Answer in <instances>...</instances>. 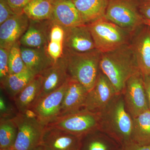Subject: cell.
I'll return each instance as SVG.
<instances>
[{
  "instance_id": "obj_1",
  "label": "cell",
  "mask_w": 150,
  "mask_h": 150,
  "mask_svg": "<svg viewBox=\"0 0 150 150\" xmlns=\"http://www.w3.org/2000/svg\"><path fill=\"white\" fill-rule=\"evenodd\" d=\"M100 69L109 79L118 94L122 93L129 78L140 71L130 43L101 53Z\"/></svg>"
},
{
  "instance_id": "obj_2",
  "label": "cell",
  "mask_w": 150,
  "mask_h": 150,
  "mask_svg": "<svg viewBox=\"0 0 150 150\" xmlns=\"http://www.w3.org/2000/svg\"><path fill=\"white\" fill-rule=\"evenodd\" d=\"M100 112V131L123 146L132 141L133 118L126 109L123 94H117Z\"/></svg>"
},
{
  "instance_id": "obj_3",
  "label": "cell",
  "mask_w": 150,
  "mask_h": 150,
  "mask_svg": "<svg viewBox=\"0 0 150 150\" xmlns=\"http://www.w3.org/2000/svg\"><path fill=\"white\" fill-rule=\"evenodd\" d=\"M101 53L97 49L83 53L64 51L68 74L89 91L99 74Z\"/></svg>"
},
{
  "instance_id": "obj_4",
  "label": "cell",
  "mask_w": 150,
  "mask_h": 150,
  "mask_svg": "<svg viewBox=\"0 0 150 150\" xmlns=\"http://www.w3.org/2000/svg\"><path fill=\"white\" fill-rule=\"evenodd\" d=\"M95 44L101 53L113 51L129 44L133 33L105 17L87 24Z\"/></svg>"
},
{
  "instance_id": "obj_5",
  "label": "cell",
  "mask_w": 150,
  "mask_h": 150,
  "mask_svg": "<svg viewBox=\"0 0 150 150\" xmlns=\"http://www.w3.org/2000/svg\"><path fill=\"white\" fill-rule=\"evenodd\" d=\"M100 112L82 108L57 117L47 126L54 127L78 137L100 130Z\"/></svg>"
},
{
  "instance_id": "obj_6",
  "label": "cell",
  "mask_w": 150,
  "mask_h": 150,
  "mask_svg": "<svg viewBox=\"0 0 150 150\" xmlns=\"http://www.w3.org/2000/svg\"><path fill=\"white\" fill-rule=\"evenodd\" d=\"M105 17L132 33L144 25L140 0H108Z\"/></svg>"
},
{
  "instance_id": "obj_7",
  "label": "cell",
  "mask_w": 150,
  "mask_h": 150,
  "mask_svg": "<svg viewBox=\"0 0 150 150\" xmlns=\"http://www.w3.org/2000/svg\"><path fill=\"white\" fill-rule=\"evenodd\" d=\"M18 127L13 150H34L40 146L45 126L36 118H30L18 112L13 118Z\"/></svg>"
},
{
  "instance_id": "obj_8",
  "label": "cell",
  "mask_w": 150,
  "mask_h": 150,
  "mask_svg": "<svg viewBox=\"0 0 150 150\" xmlns=\"http://www.w3.org/2000/svg\"><path fill=\"white\" fill-rule=\"evenodd\" d=\"M122 94L126 109L132 118L149 109L144 76L140 71L128 80Z\"/></svg>"
},
{
  "instance_id": "obj_9",
  "label": "cell",
  "mask_w": 150,
  "mask_h": 150,
  "mask_svg": "<svg viewBox=\"0 0 150 150\" xmlns=\"http://www.w3.org/2000/svg\"><path fill=\"white\" fill-rule=\"evenodd\" d=\"M117 94L111 82L100 70L94 86L88 92L83 108L92 112H100Z\"/></svg>"
},
{
  "instance_id": "obj_10",
  "label": "cell",
  "mask_w": 150,
  "mask_h": 150,
  "mask_svg": "<svg viewBox=\"0 0 150 150\" xmlns=\"http://www.w3.org/2000/svg\"><path fill=\"white\" fill-rule=\"evenodd\" d=\"M67 81L55 91L38 99L31 108L38 120L43 126H47L60 115Z\"/></svg>"
},
{
  "instance_id": "obj_11",
  "label": "cell",
  "mask_w": 150,
  "mask_h": 150,
  "mask_svg": "<svg viewBox=\"0 0 150 150\" xmlns=\"http://www.w3.org/2000/svg\"><path fill=\"white\" fill-rule=\"evenodd\" d=\"M81 137L51 126L44 128L40 146L43 150H80Z\"/></svg>"
},
{
  "instance_id": "obj_12",
  "label": "cell",
  "mask_w": 150,
  "mask_h": 150,
  "mask_svg": "<svg viewBox=\"0 0 150 150\" xmlns=\"http://www.w3.org/2000/svg\"><path fill=\"white\" fill-rule=\"evenodd\" d=\"M130 43L140 71L150 76V26L144 25L135 31Z\"/></svg>"
},
{
  "instance_id": "obj_13",
  "label": "cell",
  "mask_w": 150,
  "mask_h": 150,
  "mask_svg": "<svg viewBox=\"0 0 150 150\" xmlns=\"http://www.w3.org/2000/svg\"><path fill=\"white\" fill-rule=\"evenodd\" d=\"M30 19L23 13L16 14L0 25V47L10 49L19 42L29 26Z\"/></svg>"
},
{
  "instance_id": "obj_14",
  "label": "cell",
  "mask_w": 150,
  "mask_h": 150,
  "mask_svg": "<svg viewBox=\"0 0 150 150\" xmlns=\"http://www.w3.org/2000/svg\"><path fill=\"white\" fill-rule=\"evenodd\" d=\"M64 29V52L83 53L96 49L87 25Z\"/></svg>"
},
{
  "instance_id": "obj_15",
  "label": "cell",
  "mask_w": 150,
  "mask_h": 150,
  "mask_svg": "<svg viewBox=\"0 0 150 150\" xmlns=\"http://www.w3.org/2000/svg\"><path fill=\"white\" fill-rule=\"evenodd\" d=\"M40 75L42 86L38 99L61 87L69 78L66 62L63 56Z\"/></svg>"
},
{
  "instance_id": "obj_16",
  "label": "cell",
  "mask_w": 150,
  "mask_h": 150,
  "mask_svg": "<svg viewBox=\"0 0 150 150\" xmlns=\"http://www.w3.org/2000/svg\"><path fill=\"white\" fill-rule=\"evenodd\" d=\"M51 25L52 21L50 19L30 20L28 28L19 40L21 46L31 48L47 47Z\"/></svg>"
},
{
  "instance_id": "obj_17",
  "label": "cell",
  "mask_w": 150,
  "mask_h": 150,
  "mask_svg": "<svg viewBox=\"0 0 150 150\" xmlns=\"http://www.w3.org/2000/svg\"><path fill=\"white\" fill-rule=\"evenodd\" d=\"M53 11L50 20L64 28L85 24L72 0H51Z\"/></svg>"
},
{
  "instance_id": "obj_18",
  "label": "cell",
  "mask_w": 150,
  "mask_h": 150,
  "mask_svg": "<svg viewBox=\"0 0 150 150\" xmlns=\"http://www.w3.org/2000/svg\"><path fill=\"white\" fill-rule=\"evenodd\" d=\"M88 92L81 83L70 76L67 81L60 115L83 108Z\"/></svg>"
},
{
  "instance_id": "obj_19",
  "label": "cell",
  "mask_w": 150,
  "mask_h": 150,
  "mask_svg": "<svg viewBox=\"0 0 150 150\" xmlns=\"http://www.w3.org/2000/svg\"><path fill=\"white\" fill-rule=\"evenodd\" d=\"M22 57L25 67L35 76L41 75L54 64L47 47L31 48L21 46Z\"/></svg>"
},
{
  "instance_id": "obj_20",
  "label": "cell",
  "mask_w": 150,
  "mask_h": 150,
  "mask_svg": "<svg viewBox=\"0 0 150 150\" xmlns=\"http://www.w3.org/2000/svg\"><path fill=\"white\" fill-rule=\"evenodd\" d=\"M41 86V75L35 76L15 97L13 100L18 112L23 114L32 108L40 96Z\"/></svg>"
},
{
  "instance_id": "obj_21",
  "label": "cell",
  "mask_w": 150,
  "mask_h": 150,
  "mask_svg": "<svg viewBox=\"0 0 150 150\" xmlns=\"http://www.w3.org/2000/svg\"><path fill=\"white\" fill-rule=\"evenodd\" d=\"M85 24L105 16L108 0H72Z\"/></svg>"
},
{
  "instance_id": "obj_22",
  "label": "cell",
  "mask_w": 150,
  "mask_h": 150,
  "mask_svg": "<svg viewBox=\"0 0 150 150\" xmlns=\"http://www.w3.org/2000/svg\"><path fill=\"white\" fill-rule=\"evenodd\" d=\"M121 147L107 134L97 130L81 137L80 150H119Z\"/></svg>"
},
{
  "instance_id": "obj_23",
  "label": "cell",
  "mask_w": 150,
  "mask_h": 150,
  "mask_svg": "<svg viewBox=\"0 0 150 150\" xmlns=\"http://www.w3.org/2000/svg\"><path fill=\"white\" fill-rule=\"evenodd\" d=\"M35 76L27 69L18 74H9L1 82V88L13 100Z\"/></svg>"
},
{
  "instance_id": "obj_24",
  "label": "cell",
  "mask_w": 150,
  "mask_h": 150,
  "mask_svg": "<svg viewBox=\"0 0 150 150\" xmlns=\"http://www.w3.org/2000/svg\"><path fill=\"white\" fill-rule=\"evenodd\" d=\"M132 141L141 144H150V109L133 118Z\"/></svg>"
},
{
  "instance_id": "obj_25",
  "label": "cell",
  "mask_w": 150,
  "mask_h": 150,
  "mask_svg": "<svg viewBox=\"0 0 150 150\" xmlns=\"http://www.w3.org/2000/svg\"><path fill=\"white\" fill-rule=\"evenodd\" d=\"M52 11L51 0H32L23 10V13L33 21L50 19Z\"/></svg>"
},
{
  "instance_id": "obj_26",
  "label": "cell",
  "mask_w": 150,
  "mask_h": 150,
  "mask_svg": "<svg viewBox=\"0 0 150 150\" xmlns=\"http://www.w3.org/2000/svg\"><path fill=\"white\" fill-rule=\"evenodd\" d=\"M18 127L13 118H1L0 150L13 147L18 134Z\"/></svg>"
},
{
  "instance_id": "obj_27",
  "label": "cell",
  "mask_w": 150,
  "mask_h": 150,
  "mask_svg": "<svg viewBox=\"0 0 150 150\" xmlns=\"http://www.w3.org/2000/svg\"><path fill=\"white\" fill-rule=\"evenodd\" d=\"M8 64L9 74H18L27 69L22 57L19 42L16 43L10 50Z\"/></svg>"
},
{
  "instance_id": "obj_28",
  "label": "cell",
  "mask_w": 150,
  "mask_h": 150,
  "mask_svg": "<svg viewBox=\"0 0 150 150\" xmlns=\"http://www.w3.org/2000/svg\"><path fill=\"white\" fill-rule=\"evenodd\" d=\"M47 51L50 58L55 63L64 55V41L57 39H49Z\"/></svg>"
},
{
  "instance_id": "obj_29",
  "label": "cell",
  "mask_w": 150,
  "mask_h": 150,
  "mask_svg": "<svg viewBox=\"0 0 150 150\" xmlns=\"http://www.w3.org/2000/svg\"><path fill=\"white\" fill-rule=\"evenodd\" d=\"M10 49L0 47V81L9 75L8 59Z\"/></svg>"
},
{
  "instance_id": "obj_30",
  "label": "cell",
  "mask_w": 150,
  "mask_h": 150,
  "mask_svg": "<svg viewBox=\"0 0 150 150\" xmlns=\"http://www.w3.org/2000/svg\"><path fill=\"white\" fill-rule=\"evenodd\" d=\"M16 14L7 0H0V25Z\"/></svg>"
},
{
  "instance_id": "obj_31",
  "label": "cell",
  "mask_w": 150,
  "mask_h": 150,
  "mask_svg": "<svg viewBox=\"0 0 150 150\" xmlns=\"http://www.w3.org/2000/svg\"><path fill=\"white\" fill-rule=\"evenodd\" d=\"M13 108L6 101L5 98L1 94L0 97V112L1 118H13L17 114L14 113Z\"/></svg>"
},
{
  "instance_id": "obj_32",
  "label": "cell",
  "mask_w": 150,
  "mask_h": 150,
  "mask_svg": "<svg viewBox=\"0 0 150 150\" xmlns=\"http://www.w3.org/2000/svg\"><path fill=\"white\" fill-rule=\"evenodd\" d=\"M13 12L16 14L23 13V10L32 0H7Z\"/></svg>"
},
{
  "instance_id": "obj_33",
  "label": "cell",
  "mask_w": 150,
  "mask_h": 150,
  "mask_svg": "<svg viewBox=\"0 0 150 150\" xmlns=\"http://www.w3.org/2000/svg\"><path fill=\"white\" fill-rule=\"evenodd\" d=\"M121 150H150V144H141L132 141L122 146Z\"/></svg>"
},
{
  "instance_id": "obj_34",
  "label": "cell",
  "mask_w": 150,
  "mask_h": 150,
  "mask_svg": "<svg viewBox=\"0 0 150 150\" xmlns=\"http://www.w3.org/2000/svg\"><path fill=\"white\" fill-rule=\"evenodd\" d=\"M140 11L144 19L150 20V0H140Z\"/></svg>"
},
{
  "instance_id": "obj_35",
  "label": "cell",
  "mask_w": 150,
  "mask_h": 150,
  "mask_svg": "<svg viewBox=\"0 0 150 150\" xmlns=\"http://www.w3.org/2000/svg\"><path fill=\"white\" fill-rule=\"evenodd\" d=\"M144 76V82L147 97L149 103V107L150 109V76L143 75Z\"/></svg>"
},
{
  "instance_id": "obj_36",
  "label": "cell",
  "mask_w": 150,
  "mask_h": 150,
  "mask_svg": "<svg viewBox=\"0 0 150 150\" xmlns=\"http://www.w3.org/2000/svg\"><path fill=\"white\" fill-rule=\"evenodd\" d=\"M144 24L150 26V20L144 19Z\"/></svg>"
},
{
  "instance_id": "obj_37",
  "label": "cell",
  "mask_w": 150,
  "mask_h": 150,
  "mask_svg": "<svg viewBox=\"0 0 150 150\" xmlns=\"http://www.w3.org/2000/svg\"><path fill=\"white\" fill-rule=\"evenodd\" d=\"M34 150H43V148L41 147L40 146H39L36 149H35Z\"/></svg>"
},
{
  "instance_id": "obj_38",
  "label": "cell",
  "mask_w": 150,
  "mask_h": 150,
  "mask_svg": "<svg viewBox=\"0 0 150 150\" xmlns=\"http://www.w3.org/2000/svg\"><path fill=\"white\" fill-rule=\"evenodd\" d=\"M13 150L12 149H6V150Z\"/></svg>"
},
{
  "instance_id": "obj_39",
  "label": "cell",
  "mask_w": 150,
  "mask_h": 150,
  "mask_svg": "<svg viewBox=\"0 0 150 150\" xmlns=\"http://www.w3.org/2000/svg\"><path fill=\"white\" fill-rule=\"evenodd\" d=\"M121 150V149H119V150Z\"/></svg>"
}]
</instances>
